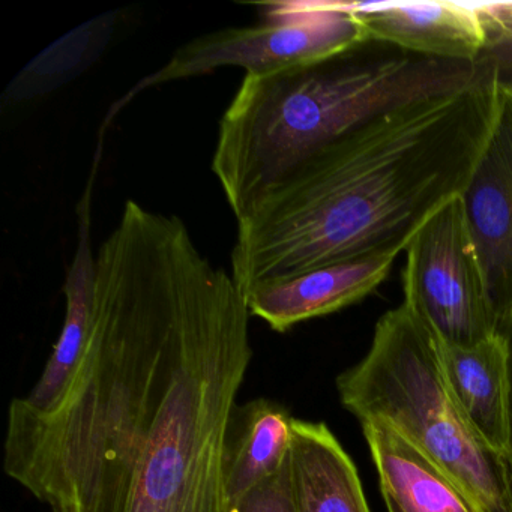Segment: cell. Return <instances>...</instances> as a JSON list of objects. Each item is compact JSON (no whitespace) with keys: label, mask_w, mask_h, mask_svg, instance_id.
I'll return each instance as SVG.
<instances>
[{"label":"cell","mask_w":512,"mask_h":512,"mask_svg":"<svg viewBox=\"0 0 512 512\" xmlns=\"http://www.w3.org/2000/svg\"><path fill=\"white\" fill-rule=\"evenodd\" d=\"M289 469L296 512H370L352 458L323 422L293 418Z\"/></svg>","instance_id":"cell-12"},{"label":"cell","mask_w":512,"mask_h":512,"mask_svg":"<svg viewBox=\"0 0 512 512\" xmlns=\"http://www.w3.org/2000/svg\"><path fill=\"white\" fill-rule=\"evenodd\" d=\"M91 193L92 182L80 203L79 245L65 281L67 313L61 335L37 385L26 397L20 398L35 413L52 412L61 403L91 341L97 280L91 248Z\"/></svg>","instance_id":"cell-10"},{"label":"cell","mask_w":512,"mask_h":512,"mask_svg":"<svg viewBox=\"0 0 512 512\" xmlns=\"http://www.w3.org/2000/svg\"><path fill=\"white\" fill-rule=\"evenodd\" d=\"M94 328L49 413L8 409L4 469L50 512H230L224 440L250 310L181 218L128 200L95 256Z\"/></svg>","instance_id":"cell-1"},{"label":"cell","mask_w":512,"mask_h":512,"mask_svg":"<svg viewBox=\"0 0 512 512\" xmlns=\"http://www.w3.org/2000/svg\"><path fill=\"white\" fill-rule=\"evenodd\" d=\"M368 40L445 61L478 62L485 31L467 2H344Z\"/></svg>","instance_id":"cell-8"},{"label":"cell","mask_w":512,"mask_h":512,"mask_svg":"<svg viewBox=\"0 0 512 512\" xmlns=\"http://www.w3.org/2000/svg\"><path fill=\"white\" fill-rule=\"evenodd\" d=\"M401 253L370 254L259 284L244 295L248 310L274 331H289L298 323L328 316L370 295L386 280Z\"/></svg>","instance_id":"cell-9"},{"label":"cell","mask_w":512,"mask_h":512,"mask_svg":"<svg viewBox=\"0 0 512 512\" xmlns=\"http://www.w3.org/2000/svg\"><path fill=\"white\" fill-rule=\"evenodd\" d=\"M263 8L265 20L259 25L221 29L179 47L163 68L119 100L107 119L152 86L223 67H241L254 76L278 73L316 64L368 41L344 2H280Z\"/></svg>","instance_id":"cell-5"},{"label":"cell","mask_w":512,"mask_h":512,"mask_svg":"<svg viewBox=\"0 0 512 512\" xmlns=\"http://www.w3.org/2000/svg\"><path fill=\"white\" fill-rule=\"evenodd\" d=\"M497 334L505 344L506 365H508V445H506V452L503 455V463H505L509 497H511L512 503V313L500 320Z\"/></svg>","instance_id":"cell-16"},{"label":"cell","mask_w":512,"mask_h":512,"mask_svg":"<svg viewBox=\"0 0 512 512\" xmlns=\"http://www.w3.org/2000/svg\"><path fill=\"white\" fill-rule=\"evenodd\" d=\"M292 421L287 407L271 398H256L233 407L223 461L230 508L286 463Z\"/></svg>","instance_id":"cell-14"},{"label":"cell","mask_w":512,"mask_h":512,"mask_svg":"<svg viewBox=\"0 0 512 512\" xmlns=\"http://www.w3.org/2000/svg\"><path fill=\"white\" fill-rule=\"evenodd\" d=\"M230 512H296L290 482L289 455L274 475L245 494Z\"/></svg>","instance_id":"cell-15"},{"label":"cell","mask_w":512,"mask_h":512,"mask_svg":"<svg viewBox=\"0 0 512 512\" xmlns=\"http://www.w3.org/2000/svg\"><path fill=\"white\" fill-rule=\"evenodd\" d=\"M359 422L391 425L430 457L478 512H512L502 455L491 451L455 404L439 340L403 302L380 317L370 350L337 379Z\"/></svg>","instance_id":"cell-4"},{"label":"cell","mask_w":512,"mask_h":512,"mask_svg":"<svg viewBox=\"0 0 512 512\" xmlns=\"http://www.w3.org/2000/svg\"><path fill=\"white\" fill-rule=\"evenodd\" d=\"M383 497L403 512H478L463 490L421 449L382 421L361 422Z\"/></svg>","instance_id":"cell-13"},{"label":"cell","mask_w":512,"mask_h":512,"mask_svg":"<svg viewBox=\"0 0 512 512\" xmlns=\"http://www.w3.org/2000/svg\"><path fill=\"white\" fill-rule=\"evenodd\" d=\"M446 385L482 442L505 455L508 445V365L499 334L473 347L440 343Z\"/></svg>","instance_id":"cell-11"},{"label":"cell","mask_w":512,"mask_h":512,"mask_svg":"<svg viewBox=\"0 0 512 512\" xmlns=\"http://www.w3.org/2000/svg\"><path fill=\"white\" fill-rule=\"evenodd\" d=\"M497 103L493 77L383 113L314 152L236 220L239 290L406 250L419 227L463 193Z\"/></svg>","instance_id":"cell-2"},{"label":"cell","mask_w":512,"mask_h":512,"mask_svg":"<svg viewBox=\"0 0 512 512\" xmlns=\"http://www.w3.org/2000/svg\"><path fill=\"white\" fill-rule=\"evenodd\" d=\"M386 508H388V512H403L400 508H398L397 503L394 500L389 499V497H385Z\"/></svg>","instance_id":"cell-17"},{"label":"cell","mask_w":512,"mask_h":512,"mask_svg":"<svg viewBox=\"0 0 512 512\" xmlns=\"http://www.w3.org/2000/svg\"><path fill=\"white\" fill-rule=\"evenodd\" d=\"M460 199L499 323L512 313L511 88L499 85L490 134Z\"/></svg>","instance_id":"cell-7"},{"label":"cell","mask_w":512,"mask_h":512,"mask_svg":"<svg viewBox=\"0 0 512 512\" xmlns=\"http://www.w3.org/2000/svg\"><path fill=\"white\" fill-rule=\"evenodd\" d=\"M509 4H511V10H512V2H509Z\"/></svg>","instance_id":"cell-18"},{"label":"cell","mask_w":512,"mask_h":512,"mask_svg":"<svg viewBox=\"0 0 512 512\" xmlns=\"http://www.w3.org/2000/svg\"><path fill=\"white\" fill-rule=\"evenodd\" d=\"M404 301L446 346L473 347L497 334V317L460 196L412 236Z\"/></svg>","instance_id":"cell-6"},{"label":"cell","mask_w":512,"mask_h":512,"mask_svg":"<svg viewBox=\"0 0 512 512\" xmlns=\"http://www.w3.org/2000/svg\"><path fill=\"white\" fill-rule=\"evenodd\" d=\"M493 77L481 59L428 58L374 40L305 67L245 74L221 118L212 172L238 220L272 185L353 128Z\"/></svg>","instance_id":"cell-3"}]
</instances>
